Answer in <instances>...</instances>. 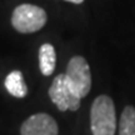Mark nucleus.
Segmentation results:
<instances>
[{
	"instance_id": "1",
	"label": "nucleus",
	"mask_w": 135,
	"mask_h": 135,
	"mask_svg": "<svg viewBox=\"0 0 135 135\" xmlns=\"http://www.w3.org/2000/svg\"><path fill=\"white\" fill-rule=\"evenodd\" d=\"M90 129L93 135H114L116 115L114 101L108 95L95 98L90 109Z\"/></svg>"
},
{
	"instance_id": "2",
	"label": "nucleus",
	"mask_w": 135,
	"mask_h": 135,
	"mask_svg": "<svg viewBox=\"0 0 135 135\" xmlns=\"http://www.w3.org/2000/svg\"><path fill=\"white\" fill-rule=\"evenodd\" d=\"M48 15L40 6L33 4H21L16 6L11 15V25L21 34L36 33L46 24Z\"/></svg>"
},
{
	"instance_id": "3",
	"label": "nucleus",
	"mask_w": 135,
	"mask_h": 135,
	"mask_svg": "<svg viewBox=\"0 0 135 135\" xmlns=\"http://www.w3.org/2000/svg\"><path fill=\"white\" fill-rule=\"evenodd\" d=\"M65 76L71 89L80 99L89 94L91 89V73L88 61L83 56H73L69 60Z\"/></svg>"
},
{
	"instance_id": "4",
	"label": "nucleus",
	"mask_w": 135,
	"mask_h": 135,
	"mask_svg": "<svg viewBox=\"0 0 135 135\" xmlns=\"http://www.w3.org/2000/svg\"><path fill=\"white\" fill-rule=\"evenodd\" d=\"M49 97L60 111H76L80 108L81 99L71 89L65 74H59L54 78L49 88Z\"/></svg>"
},
{
	"instance_id": "5",
	"label": "nucleus",
	"mask_w": 135,
	"mask_h": 135,
	"mask_svg": "<svg viewBox=\"0 0 135 135\" xmlns=\"http://www.w3.org/2000/svg\"><path fill=\"white\" fill-rule=\"evenodd\" d=\"M59 128L53 116L38 113L29 116L21 124L20 135H58Z\"/></svg>"
},
{
	"instance_id": "6",
	"label": "nucleus",
	"mask_w": 135,
	"mask_h": 135,
	"mask_svg": "<svg viewBox=\"0 0 135 135\" xmlns=\"http://www.w3.org/2000/svg\"><path fill=\"white\" fill-rule=\"evenodd\" d=\"M5 89L6 91L9 93L11 97L18 98V99H23L28 95L29 89L25 84L24 75L20 70H13L11 73H9L4 81Z\"/></svg>"
},
{
	"instance_id": "7",
	"label": "nucleus",
	"mask_w": 135,
	"mask_h": 135,
	"mask_svg": "<svg viewBox=\"0 0 135 135\" xmlns=\"http://www.w3.org/2000/svg\"><path fill=\"white\" fill-rule=\"evenodd\" d=\"M56 65V53L51 44H43L39 49V68L45 76H50L55 70Z\"/></svg>"
},
{
	"instance_id": "8",
	"label": "nucleus",
	"mask_w": 135,
	"mask_h": 135,
	"mask_svg": "<svg viewBox=\"0 0 135 135\" xmlns=\"http://www.w3.org/2000/svg\"><path fill=\"white\" fill-rule=\"evenodd\" d=\"M119 135H135V108L126 106L119 120Z\"/></svg>"
},
{
	"instance_id": "9",
	"label": "nucleus",
	"mask_w": 135,
	"mask_h": 135,
	"mask_svg": "<svg viewBox=\"0 0 135 135\" xmlns=\"http://www.w3.org/2000/svg\"><path fill=\"white\" fill-rule=\"evenodd\" d=\"M65 1H69V3H73V4H81L84 0H65Z\"/></svg>"
}]
</instances>
